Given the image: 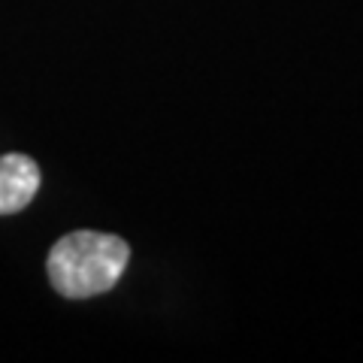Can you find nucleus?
I'll return each mask as SVG.
<instances>
[{
    "label": "nucleus",
    "instance_id": "1",
    "mask_svg": "<svg viewBox=\"0 0 363 363\" xmlns=\"http://www.w3.org/2000/svg\"><path fill=\"white\" fill-rule=\"evenodd\" d=\"M130 260V245L116 233L73 230L49 252V281L67 300L100 297L118 285Z\"/></svg>",
    "mask_w": 363,
    "mask_h": 363
},
{
    "label": "nucleus",
    "instance_id": "2",
    "mask_svg": "<svg viewBox=\"0 0 363 363\" xmlns=\"http://www.w3.org/2000/svg\"><path fill=\"white\" fill-rule=\"evenodd\" d=\"M40 191V167L33 157L9 152L0 157V215H13L30 206Z\"/></svg>",
    "mask_w": 363,
    "mask_h": 363
}]
</instances>
